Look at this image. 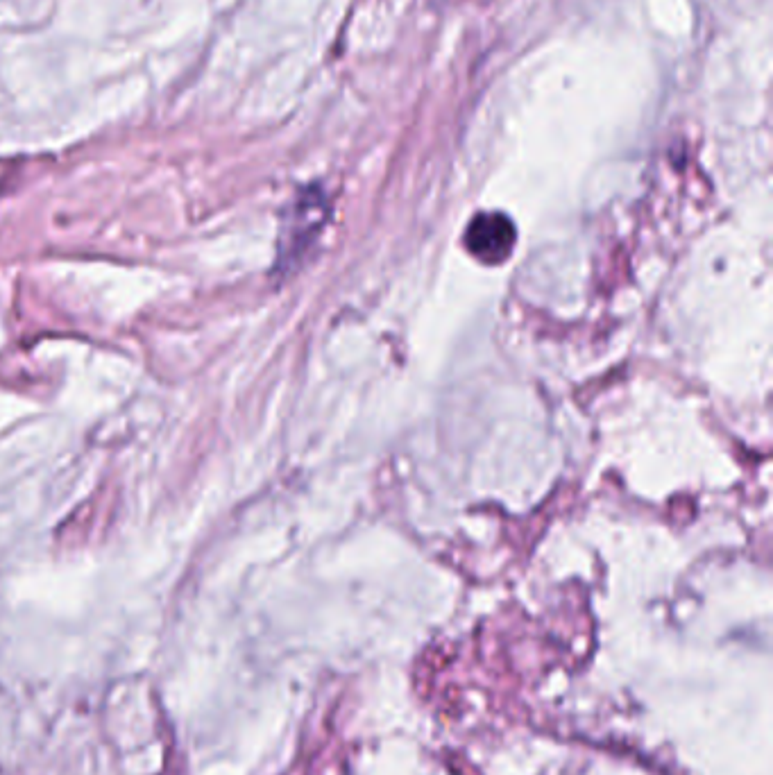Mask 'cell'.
I'll return each mask as SVG.
<instances>
[{"mask_svg":"<svg viewBox=\"0 0 773 775\" xmlns=\"http://www.w3.org/2000/svg\"><path fill=\"white\" fill-rule=\"evenodd\" d=\"M515 238L517 232L513 220L499 211H488V214H479L467 227L465 248L479 261L497 266L511 257Z\"/></svg>","mask_w":773,"mask_h":775,"instance_id":"obj_1","label":"cell"}]
</instances>
